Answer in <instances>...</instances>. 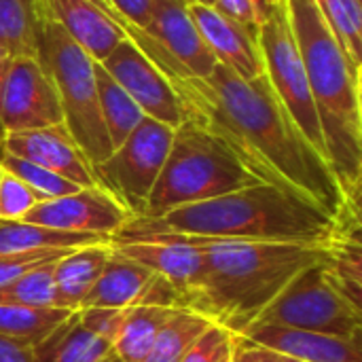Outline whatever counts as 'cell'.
Wrapping results in <instances>:
<instances>
[{
    "instance_id": "obj_26",
    "label": "cell",
    "mask_w": 362,
    "mask_h": 362,
    "mask_svg": "<svg viewBox=\"0 0 362 362\" xmlns=\"http://www.w3.org/2000/svg\"><path fill=\"white\" fill-rule=\"evenodd\" d=\"M38 0H0V45L11 57L36 55Z\"/></svg>"
},
{
    "instance_id": "obj_2",
    "label": "cell",
    "mask_w": 362,
    "mask_h": 362,
    "mask_svg": "<svg viewBox=\"0 0 362 362\" xmlns=\"http://www.w3.org/2000/svg\"><path fill=\"white\" fill-rule=\"evenodd\" d=\"M358 231L316 204L278 189L252 185L214 199L170 210L157 218H127L110 242H280L335 244Z\"/></svg>"
},
{
    "instance_id": "obj_28",
    "label": "cell",
    "mask_w": 362,
    "mask_h": 362,
    "mask_svg": "<svg viewBox=\"0 0 362 362\" xmlns=\"http://www.w3.org/2000/svg\"><path fill=\"white\" fill-rule=\"evenodd\" d=\"M57 261L38 265V267L25 272L23 276L15 278L13 282L0 286V305L59 308L55 280H53V267Z\"/></svg>"
},
{
    "instance_id": "obj_34",
    "label": "cell",
    "mask_w": 362,
    "mask_h": 362,
    "mask_svg": "<svg viewBox=\"0 0 362 362\" xmlns=\"http://www.w3.org/2000/svg\"><path fill=\"white\" fill-rule=\"evenodd\" d=\"M70 250H40V252H30V255H17V257H0V286L13 282L15 278L23 276L25 272L57 261L66 257Z\"/></svg>"
},
{
    "instance_id": "obj_22",
    "label": "cell",
    "mask_w": 362,
    "mask_h": 362,
    "mask_svg": "<svg viewBox=\"0 0 362 362\" xmlns=\"http://www.w3.org/2000/svg\"><path fill=\"white\" fill-rule=\"evenodd\" d=\"M91 244H110V240L83 233H64L25 221H0V257H17L40 250H76Z\"/></svg>"
},
{
    "instance_id": "obj_36",
    "label": "cell",
    "mask_w": 362,
    "mask_h": 362,
    "mask_svg": "<svg viewBox=\"0 0 362 362\" xmlns=\"http://www.w3.org/2000/svg\"><path fill=\"white\" fill-rule=\"evenodd\" d=\"M108 11L106 15L119 25L144 30L151 17L153 0H106Z\"/></svg>"
},
{
    "instance_id": "obj_29",
    "label": "cell",
    "mask_w": 362,
    "mask_h": 362,
    "mask_svg": "<svg viewBox=\"0 0 362 362\" xmlns=\"http://www.w3.org/2000/svg\"><path fill=\"white\" fill-rule=\"evenodd\" d=\"M331 32L352 57L362 66V6L361 0H314Z\"/></svg>"
},
{
    "instance_id": "obj_43",
    "label": "cell",
    "mask_w": 362,
    "mask_h": 362,
    "mask_svg": "<svg viewBox=\"0 0 362 362\" xmlns=\"http://www.w3.org/2000/svg\"><path fill=\"white\" fill-rule=\"evenodd\" d=\"M106 362H121V361H119V358H117V356L112 354V356H110V358H108V361H106Z\"/></svg>"
},
{
    "instance_id": "obj_47",
    "label": "cell",
    "mask_w": 362,
    "mask_h": 362,
    "mask_svg": "<svg viewBox=\"0 0 362 362\" xmlns=\"http://www.w3.org/2000/svg\"><path fill=\"white\" fill-rule=\"evenodd\" d=\"M227 362H229V361H227Z\"/></svg>"
},
{
    "instance_id": "obj_8",
    "label": "cell",
    "mask_w": 362,
    "mask_h": 362,
    "mask_svg": "<svg viewBox=\"0 0 362 362\" xmlns=\"http://www.w3.org/2000/svg\"><path fill=\"white\" fill-rule=\"evenodd\" d=\"M174 127L144 117L123 144L91 165L95 187L108 193L129 218L144 214L151 191L170 151Z\"/></svg>"
},
{
    "instance_id": "obj_44",
    "label": "cell",
    "mask_w": 362,
    "mask_h": 362,
    "mask_svg": "<svg viewBox=\"0 0 362 362\" xmlns=\"http://www.w3.org/2000/svg\"><path fill=\"white\" fill-rule=\"evenodd\" d=\"M280 362H299V361H293V358H284V356H282V358H280Z\"/></svg>"
},
{
    "instance_id": "obj_21",
    "label": "cell",
    "mask_w": 362,
    "mask_h": 362,
    "mask_svg": "<svg viewBox=\"0 0 362 362\" xmlns=\"http://www.w3.org/2000/svg\"><path fill=\"white\" fill-rule=\"evenodd\" d=\"M110 257V244H91L70 250L53 267L55 291L59 308L76 312L89 291L95 286L106 261Z\"/></svg>"
},
{
    "instance_id": "obj_30",
    "label": "cell",
    "mask_w": 362,
    "mask_h": 362,
    "mask_svg": "<svg viewBox=\"0 0 362 362\" xmlns=\"http://www.w3.org/2000/svg\"><path fill=\"white\" fill-rule=\"evenodd\" d=\"M0 168L8 174H13L15 178H19L40 202H47V199H57V197H64V195H70V193H76L78 185L62 178L59 174L55 172H49L36 163H30L25 159H17L13 155H6L2 153L0 157Z\"/></svg>"
},
{
    "instance_id": "obj_3",
    "label": "cell",
    "mask_w": 362,
    "mask_h": 362,
    "mask_svg": "<svg viewBox=\"0 0 362 362\" xmlns=\"http://www.w3.org/2000/svg\"><path fill=\"white\" fill-rule=\"evenodd\" d=\"M320 121L327 161L352 206L362 180L361 66L339 45L314 0H286Z\"/></svg>"
},
{
    "instance_id": "obj_18",
    "label": "cell",
    "mask_w": 362,
    "mask_h": 362,
    "mask_svg": "<svg viewBox=\"0 0 362 362\" xmlns=\"http://www.w3.org/2000/svg\"><path fill=\"white\" fill-rule=\"evenodd\" d=\"M238 335L284 358L299 362H362L361 339H346L278 325H250Z\"/></svg>"
},
{
    "instance_id": "obj_16",
    "label": "cell",
    "mask_w": 362,
    "mask_h": 362,
    "mask_svg": "<svg viewBox=\"0 0 362 362\" xmlns=\"http://www.w3.org/2000/svg\"><path fill=\"white\" fill-rule=\"evenodd\" d=\"M189 15L216 64L244 78H257L265 72L257 30L229 19L208 4L189 2Z\"/></svg>"
},
{
    "instance_id": "obj_17",
    "label": "cell",
    "mask_w": 362,
    "mask_h": 362,
    "mask_svg": "<svg viewBox=\"0 0 362 362\" xmlns=\"http://www.w3.org/2000/svg\"><path fill=\"white\" fill-rule=\"evenodd\" d=\"M112 250L125 259L155 272L176 286L187 301V310L204 282V252L197 244L187 240H155V242H110Z\"/></svg>"
},
{
    "instance_id": "obj_15",
    "label": "cell",
    "mask_w": 362,
    "mask_h": 362,
    "mask_svg": "<svg viewBox=\"0 0 362 362\" xmlns=\"http://www.w3.org/2000/svg\"><path fill=\"white\" fill-rule=\"evenodd\" d=\"M2 151L6 155L55 172L78 187H95L91 163L87 161L74 138L68 134L64 123L42 129L11 132L4 136Z\"/></svg>"
},
{
    "instance_id": "obj_11",
    "label": "cell",
    "mask_w": 362,
    "mask_h": 362,
    "mask_svg": "<svg viewBox=\"0 0 362 362\" xmlns=\"http://www.w3.org/2000/svg\"><path fill=\"white\" fill-rule=\"evenodd\" d=\"M0 123L4 134L64 123L57 87L36 55L8 59L0 81Z\"/></svg>"
},
{
    "instance_id": "obj_39",
    "label": "cell",
    "mask_w": 362,
    "mask_h": 362,
    "mask_svg": "<svg viewBox=\"0 0 362 362\" xmlns=\"http://www.w3.org/2000/svg\"><path fill=\"white\" fill-rule=\"evenodd\" d=\"M6 64H8V62L0 64V81H2V74H4V68H6ZM4 136H6V134H4V129H2V123H0V157H2V153H4V151H2V144H4Z\"/></svg>"
},
{
    "instance_id": "obj_12",
    "label": "cell",
    "mask_w": 362,
    "mask_h": 362,
    "mask_svg": "<svg viewBox=\"0 0 362 362\" xmlns=\"http://www.w3.org/2000/svg\"><path fill=\"white\" fill-rule=\"evenodd\" d=\"M81 308H185V295L155 272L125 259L110 246V257ZM78 308V310H81Z\"/></svg>"
},
{
    "instance_id": "obj_27",
    "label": "cell",
    "mask_w": 362,
    "mask_h": 362,
    "mask_svg": "<svg viewBox=\"0 0 362 362\" xmlns=\"http://www.w3.org/2000/svg\"><path fill=\"white\" fill-rule=\"evenodd\" d=\"M68 314L70 310L62 308L0 305V335L32 348Z\"/></svg>"
},
{
    "instance_id": "obj_6",
    "label": "cell",
    "mask_w": 362,
    "mask_h": 362,
    "mask_svg": "<svg viewBox=\"0 0 362 362\" xmlns=\"http://www.w3.org/2000/svg\"><path fill=\"white\" fill-rule=\"evenodd\" d=\"M36 59L47 68L57 87L68 134L91 165L104 161L112 146L98 104L95 59L42 11L36 30Z\"/></svg>"
},
{
    "instance_id": "obj_5",
    "label": "cell",
    "mask_w": 362,
    "mask_h": 362,
    "mask_svg": "<svg viewBox=\"0 0 362 362\" xmlns=\"http://www.w3.org/2000/svg\"><path fill=\"white\" fill-rule=\"evenodd\" d=\"M252 185H259V180L223 142L199 125L182 121L174 129L146 210L138 218H157L170 210L214 199Z\"/></svg>"
},
{
    "instance_id": "obj_23",
    "label": "cell",
    "mask_w": 362,
    "mask_h": 362,
    "mask_svg": "<svg viewBox=\"0 0 362 362\" xmlns=\"http://www.w3.org/2000/svg\"><path fill=\"white\" fill-rule=\"evenodd\" d=\"M95 87H98V104H100L104 129L108 134L110 146L117 148L127 140V136L142 123L146 115L98 62H95Z\"/></svg>"
},
{
    "instance_id": "obj_46",
    "label": "cell",
    "mask_w": 362,
    "mask_h": 362,
    "mask_svg": "<svg viewBox=\"0 0 362 362\" xmlns=\"http://www.w3.org/2000/svg\"><path fill=\"white\" fill-rule=\"evenodd\" d=\"M274 2H280V0H274Z\"/></svg>"
},
{
    "instance_id": "obj_14",
    "label": "cell",
    "mask_w": 362,
    "mask_h": 362,
    "mask_svg": "<svg viewBox=\"0 0 362 362\" xmlns=\"http://www.w3.org/2000/svg\"><path fill=\"white\" fill-rule=\"evenodd\" d=\"M127 218V212L100 187H83L76 193L38 202L23 216V221L32 225L104 240H112Z\"/></svg>"
},
{
    "instance_id": "obj_45",
    "label": "cell",
    "mask_w": 362,
    "mask_h": 362,
    "mask_svg": "<svg viewBox=\"0 0 362 362\" xmlns=\"http://www.w3.org/2000/svg\"><path fill=\"white\" fill-rule=\"evenodd\" d=\"M2 174H4V170H2V168H0V180H2Z\"/></svg>"
},
{
    "instance_id": "obj_40",
    "label": "cell",
    "mask_w": 362,
    "mask_h": 362,
    "mask_svg": "<svg viewBox=\"0 0 362 362\" xmlns=\"http://www.w3.org/2000/svg\"><path fill=\"white\" fill-rule=\"evenodd\" d=\"M91 2H93V4H95V6H98L102 13H104V15H106V11H108V4H106V0H91Z\"/></svg>"
},
{
    "instance_id": "obj_42",
    "label": "cell",
    "mask_w": 362,
    "mask_h": 362,
    "mask_svg": "<svg viewBox=\"0 0 362 362\" xmlns=\"http://www.w3.org/2000/svg\"><path fill=\"white\" fill-rule=\"evenodd\" d=\"M187 2H197V4H208V6H214V0H187Z\"/></svg>"
},
{
    "instance_id": "obj_38",
    "label": "cell",
    "mask_w": 362,
    "mask_h": 362,
    "mask_svg": "<svg viewBox=\"0 0 362 362\" xmlns=\"http://www.w3.org/2000/svg\"><path fill=\"white\" fill-rule=\"evenodd\" d=\"M0 362H34L32 348L0 335Z\"/></svg>"
},
{
    "instance_id": "obj_9",
    "label": "cell",
    "mask_w": 362,
    "mask_h": 362,
    "mask_svg": "<svg viewBox=\"0 0 362 362\" xmlns=\"http://www.w3.org/2000/svg\"><path fill=\"white\" fill-rule=\"evenodd\" d=\"M257 38L267 81L272 83L274 91L278 93L303 136L327 159L318 112L308 85L303 57L291 25L286 0L274 2L267 8L257 28Z\"/></svg>"
},
{
    "instance_id": "obj_10",
    "label": "cell",
    "mask_w": 362,
    "mask_h": 362,
    "mask_svg": "<svg viewBox=\"0 0 362 362\" xmlns=\"http://www.w3.org/2000/svg\"><path fill=\"white\" fill-rule=\"evenodd\" d=\"M165 76H195L212 74L216 59L204 45L191 15L187 0H153L151 17L144 30L119 28Z\"/></svg>"
},
{
    "instance_id": "obj_24",
    "label": "cell",
    "mask_w": 362,
    "mask_h": 362,
    "mask_svg": "<svg viewBox=\"0 0 362 362\" xmlns=\"http://www.w3.org/2000/svg\"><path fill=\"white\" fill-rule=\"evenodd\" d=\"M178 308H134L125 312L123 327L112 346L121 362H142L151 352L157 333Z\"/></svg>"
},
{
    "instance_id": "obj_31",
    "label": "cell",
    "mask_w": 362,
    "mask_h": 362,
    "mask_svg": "<svg viewBox=\"0 0 362 362\" xmlns=\"http://www.w3.org/2000/svg\"><path fill=\"white\" fill-rule=\"evenodd\" d=\"M233 333L212 322L187 350L180 362H227L231 358Z\"/></svg>"
},
{
    "instance_id": "obj_20",
    "label": "cell",
    "mask_w": 362,
    "mask_h": 362,
    "mask_svg": "<svg viewBox=\"0 0 362 362\" xmlns=\"http://www.w3.org/2000/svg\"><path fill=\"white\" fill-rule=\"evenodd\" d=\"M112 354V346L95 337L81 322L78 312H70L36 346H32L34 362H106Z\"/></svg>"
},
{
    "instance_id": "obj_19",
    "label": "cell",
    "mask_w": 362,
    "mask_h": 362,
    "mask_svg": "<svg viewBox=\"0 0 362 362\" xmlns=\"http://www.w3.org/2000/svg\"><path fill=\"white\" fill-rule=\"evenodd\" d=\"M38 6L98 64L104 62L125 36L91 0H38Z\"/></svg>"
},
{
    "instance_id": "obj_25",
    "label": "cell",
    "mask_w": 362,
    "mask_h": 362,
    "mask_svg": "<svg viewBox=\"0 0 362 362\" xmlns=\"http://www.w3.org/2000/svg\"><path fill=\"white\" fill-rule=\"evenodd\" d=\"M210 325H212L210 318L193 310L178 308L157 333L151 352L142 362H180L187 354V350L193 346V341Z\"/></svg>"
},
{
    "instance_id": "obj_4",
    "label": "cell",
    "mask_w": 362,
    "mask_h": 362,
    "mask_svg": "<svg viewBox=\"0 0 362 362\" xmlns=\"http://www.w3.org/2000/svg\"><path fill=\"white\" fill-rule=\"evenodd\" d=\"M341 240L335 244L193 242L204 252L206 269L191 310L238 335L301 269L333 259Z\"/></svg>"
},
{
    "instance_id": "obj_37",
    "label": "cell",
    "mask_w": 362,
    "mask_h": 362,
    "mask_svg": "<svg viewBox=\"0 0 362 362\" xmlns=\"http://www.w3.org/2000/svg\"><path fill=\"white\" fill-rule=\"evenodd\" d=\"M280 354L257 346L240 335H233V348H231V358L229 362H280Z\"/></svg>"
},
{
    "instance_id": "obj_7",
    "label": "cell",
    "mask_w": 362,
    "mask_h": 362,
    "mask_svg": "<svg viewBox=\"0 0 362 362\" xmlns=\"http://www.w3.org/2000/svg\"><path fill=\"white\" fill-rule=\"evenodd\" d=\"M335 255L329 261L301 269L252 325H278L361 339V295H356L337 274Z\"/></svg>"
},
{
    "instance_id": "obj_1",
    "label": "cell",
    "mask_w": 362,
    "mask_h": 362,
    "mask_svg": "<svg viewBox=\"0 0 362 362\" xmlns=\"http://www.w3.org/2000/svg\"><path fill=\"white\" fill-rule=\"evenodd\" d=\"M185 121L223 142L263 185L295 193L331 216L358 223L329 161L303 136L265 72L244 78L216 64L206 78L170 76Z\"/></svg>"
},
{
    "instance_id": "obj_32",
    "label": "cell",
    "mask_w": 362,
    "mask_h": 362,
    "mask_svg": "<svg viewBox=\"0 0 362 362\" xmlns=\"http://www.w3.org/2000/svg\"><path fill=\"white\" fill-rule=\"evenodd\" d=\"M40 199L13 174L4 172L0 180V221H23Z\"/></svg>"
},
{
    "instance_id": "obj_33",
    "label": "cell",
    "mask_w": 362,
    "mask_h": 362,
    "mask_svg": "<svg viewBox=\"0 0 362 362\" xmlns=\"http://www.w3.org/2000/svg\"><path fill=\"white\" fill-rule=\"evenodd\" d=\"M81 316V322L100 339H104L106 344L115 346L119 331L123 327L125 320V312L127 310H108V308H81L76 310Z\"/></svg>"
},
{
    "instance_id": "obj_13",
    "label": "cell",
    "mask_w": 362,
    "mask_h": 362,
    "mask_svg": "<svg viewBox=\"0 0 362 362\" xmlns=\"http://www.w3.org/2000/svg\"><path fill=\"white\" fill-rule=\"evenodd\" d=\"M100 64L129 93L146 117L174 129L185 121L182 106L168 78L127 36H123L112 53Z\"/></svg>"
},
{
    "instance_id": "obj_35",
    "label": "cell",
    "mask_w": 362,
    "mask_h": 362,
    "mask_svg": "<svg viewBox=\"0 0 362 362\" xmlns=\"http://www.w3.org/2000/svg\"><path fill=\"white\" fill-rule=\"evenodd\" d=\"M274 4V0H214V8L227 15L229 19L257 30L261 19L265 17L267 8Z\"/></svg>"
},
{
    "instance_id": "obj_41",
    "label": "cell",
    "mask_w": 362,
    "mask_h": 362,
    "mask_svg": "<svg viewBox=\"0 0 362 362\" xmlns=\"http://www.w3.org/2000/svg\"><path fill=\"white\" fill-rule=\"evenodd\" d=\"M8 59H11V55H8V53H6V49L0 45V64H4V62H8Z\"/></svg>"
}]
</instances>
